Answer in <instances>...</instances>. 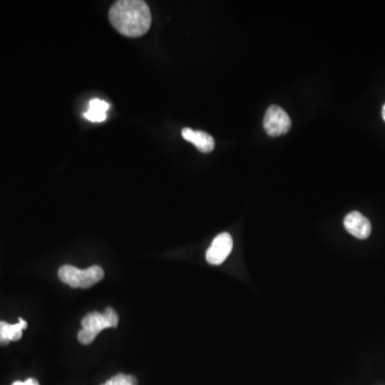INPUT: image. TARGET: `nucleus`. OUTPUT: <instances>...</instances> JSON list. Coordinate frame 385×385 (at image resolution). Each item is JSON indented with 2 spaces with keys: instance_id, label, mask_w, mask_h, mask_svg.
Masks as SVG:
<instances>
[{
  "instance_id": "f257e3e1",
  "label": "nucleus",
  "mask_w": 385,
  "mask_h": 385,
  "mask_svg": "<svg viewBox=\"0 0 385 385\" xmlns=\"http://www.w3.org/2000/svg\"><path fill=\"white\" fill-rule=\"evenodd\" d=\"M109 20L119 34L139 38L147 34L151 26L149 6L143 0H119L109 9Z\"/></svg>"
},
{
  "instance_id": "f03ea898",
  "label": "nucleus",
  "mask_w": 385,
  "mask_h": 385,
  "mask_svg": "<svg viewBox=\"0 0 385 385\" xmlns=\"http://www.w3.org/2000/svg\"><path fill=\"white\" fill-rule=\"evenodd\" d=\"M263 127L267 135L277 137L284 135L291 129V119L285 109L277 105H272L265 113Z\"/></svg>"
},
{
  "instance_id": "7ed1b4c3",
  "label": "nucleus",
  "mask_w": 385,
  "mask_h": 385,
  "mask_svg": "<svg viewBox=\"0 0 385 385\" xmlns=\"http://www.w3.org/2000/svg\"><path fill=\"white\" fill-rule=\"evenodd\" d=\"M234 248V240L228 232L220 234L212 241L206 253V259L210 265H220L228 258Z\"/></svg>"
},
{
  "instance_id": "20e7f679",
  "label": "nucleus",
  "mask_w": 385,
  "mask_h": 385,
  "mask_svg": "<svg viewBox=\"0 0 385 385\" xmlns=\"http://www.w3.org/2000/svg\"><path fill=\"white\" fill-rule=\"evenodd\" d=\"M346 230L355 238L365 240L372 234L370 220L358 211L350 212L343 220Z\"/></svg>"
},
{
  "instance_id": "39448f33",
  "label": "nucleus",
  "mask_w": 385,
  "mask_h": 385,
  "mask_svg": "<svg viewBox=\"0 0 385 385\" xmlns=\"http://www.w3.org/2000/svg\"><path fill=\"white\" fill-rule=\"evenodd\" d=\"M182 137L185 141L193 144L199 151L203 153L211 152L215 147L213 137L206 132L194 131L189 127H185L182 130Z\"/></svg>"
},
{
  "instance_id": "423d86ee",
  "label": "nucleus",
  "mask_w": 385,
  "mask_h": 385,
  "mask_svg": "<svg viewBox=\"0 0 385 385\" xmlns=\"http://www.w3.org/2000/svg\"><path fill=\"white\" fill-rule=\"evenodd\" d=\"M27 322L24 319H18V323L9 324L6 321H0V346H6L10 341H18L22 339L23 329H26Z\"/></svg>"
},
{
  "instance_id": "0eeeda50",
  "label": "nucleus",
  "mask_w": 385,
  "mask_h": 385,
  "mask_svg": "<svg viewBox=\"0 0 385 385\" xmlns=\"http://www.w3.org/2000/svg\"><path fill=\"white\" fill-rule=\"evenodd\" d=\"M82 329H92L94 332L100 334L103 329L107 327H113L111 321L105 316L104 313L94 312L85 316L82 320Z\"/></svg>"
},
{
  "instance_id": "6e6552de",
  "label": "nucleus",
  "mask_w": 385,
  "mask_h": 385,
  "mask_svg": "<svg viewBox=\"0 0 385 385\" xmlns=\"http://www.w3.org/2000/svg\"><path fill=\"white\" fill-rule=\"evenodd\" d=\"M104 279V270L99 265H92L86 270L80 271V287L88 289Z\"/></svg>"
},
{
  "instance_id": "1a4fd4ad",
  "label": "nucleus",
  "mask_w": 385,
  "mask_h": 385,
  "mask_svg": "<svg viewBox=\"0 0 385 385\" xmlns=\"http://www.w3.org/2000/svg\"><path fill=\"white\" fill-rule=\"evenodd\" d=\"M108 108V103L100 99H94L90 101L89 108L84 116L91 122H103L106 119V112Z\"/></svg>"
},
{
  "instance_id": "9d476101",
  "label": "nucleus",
  "mask_w": 385,
  "mask_h": 385,
  "mask_svg": "<svg viewBox=\"0 0 385 385\" xmlns=\"http://www.w3.org/2000/svg\"><path fill=\"white\" fill-rule=\"evenodd\" d=\"M80 271L82 270L77 269L73 265H63L58 271L59 279L71 288H78L80 287Z\"/></svg>"
},
{
  "instance_id": "9b49d317",
  "label": "nucleus",
  "mask_w": 385,
  "mask_h": 385,
  "mask_svg": "<svg viewBox=\"0 0 385 385\" xmlns=\"http://www.w3.org/2000/svg\"><path fill=\"white\" fill-rule=\"evenodd\" d=\"M102 385H139V382L137 379L131 374L127 376V374H118Z\"/></svg>"
},
{
  "instance_id": "f8f14e48",
  "label": "nucleus",
  "mask_w": 385,
  "mask_h": 385,
  "mask_svg": "<svg viewBox=\"0 0 385 385\" xmlns=\"http://www.w3.org/2000/svg\"><path fill=\"white\" fill-rule=\"evenodd\" d=\"M98 333L94 332L92 329H82V331H80L78 333V341L82 345H89L92 341L96 339V337L98 336Z\"/></svg>"
},
{
  "instance_id": "ddd939ff",
  "label": "nucleus",
  "mask_w": 385,
  "mask_h": 385,
  "mask_svg": "<svg viewBox=\"0 0 385 385\" xmlns=\"http://www.w3.org/2000/svg\"><path fill=\"white\" fill-rule=\"evenodd\" d=\"M104 315L107 317V319L111 321L113 327H116L117 325H118L119 317L118 315H117V313L115 312V310H113L112 308H107L106 310H105Z\"/></svg>"
},
{
  "instance_id": "4468645a",
  "label": "nucleus",
  "mask_w": 385,
  "mask_h": 385,
  "mask_svg": "<svg viewBox=\"0 0 385 385\" xmlns=\"http://www.w3.org/2000/svg\"><path fill=\"white\" fill-rule=\"evenodd\" d=\"M12 385H40L39 384L38 380L34 378L27 379L26 381L22 382V381H15Z\"/></svg>"
},
{
  "instance_id": "2eb2a0df",
  "label": "nucleus",
  "mask_w": 385,
  "mask_h": 385,
  "mask_svg": "<svg viewBox=\"0 0 385 385\" xmlns=\"http://www.w3.org/2000/svg\"><path fill=\"white\" fill-rule=\"evenodd\" d=\"M382 117H383V119H384V121H385V105H384V106H383V109H382Z\"/></svg>"
}]
</instances>
